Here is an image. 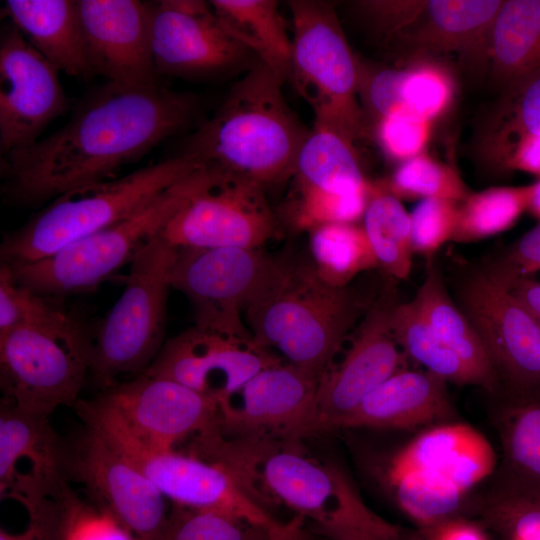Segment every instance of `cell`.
I'll return each mask as SVG.
<instances>
[{
  "mask_svg": "<svg viewBox=\"0 0 540 540\" xmlns=\"http://www.w3.org/2000/svg\"><path fill=\"white\" fill-rule=\"evenodd\" d=\"M310 232L312 265L329 285L346 287L360 273L379 266L362 226L333 223Z\"/></svg>",
  "mask_w": 540,
  "mask_h": 540,
  "instance_id": "obj_35",
  "label": "cell"
},
{
  "mask_svg": "<svg viewBox=\"0 0 540 540\" xmlns=\"http://www.w3.org/2000/svg\"><path fill=\"white\" fill-rule=\"evenodd\" d=\"M499 168L540 177V133L520 138L503 156Z\"/></svg>",
  "mask_w": 540,
  "mask_h": 540,
  "instance_id": "obj_48",
  "label": "cell"
},
{
  "mask_svg": "<svg viewBox=\"0 0 540 540\" xmlns=\"http://www.w3.org/2000/svg\"><path fill=\"white\" fill-rule=\"evenodd\" d=\"M505 88L482 139L485 158L498 167L520 138L540 133V71Z\"/></svg>",
  "mask_w": 540,
  "mask_h": 540,
  "instance_id": "obj_36",
  "label": "cell"
},
{
  "mask_svg": "<svg viewBox=\"0 0 540 540\" xmlns=\"http://www.w3.org/2000/svg\"><path fill=\"white\" fill-rule=\"evenodd\" d=\"M495 424L502 444L499 482L540 490V384L506 387Z\"/></svg>",
  "mask_w": 540,
  "mask_h": 540,
  "instance_id": "obj_27",
  "label": "cell"
},
{
  "mask_svg": "<svg viewBox=\"0 0 540 540\" xmlns=\"http://www.w3.org/2000/svg\"><path fill=\"white\" fill-rule=\"evenodd\" d=\"M397 198L464 200L472 191L450 166L422 153L400 163L391 177L381 181Z\"/></svg>",
  "mask_w": 540,
  "mask_h": 540,
  "instance_id": "obj_41",
  "label": "cell"
},
{
  "mask_svg": "<svg viewBox=\"0 0 540 540\" xmlns=\"http://www.w3.org/2000/svg\"><path fill=\"white\" fill-rule=\"evenodd\" d=\"M295 441L216 434L202 444L200 455L225 467L259 505L282 503L330 539L361 530L401 540L400 528L367 507L342 470L304 455Z\"/></svg>",
  "mask_w": 540,
  "mask_h": 540,
  "instance_id": "obj_2",
  "label": "cell"
},
{
  "mask_svg": "<svg viewBox=\"0 0 540 540\" xmlns=\"http://www.w3.org/2000/svg\"><path fill=\"white\" fill-rule=\"evenodd\" d=\"M201 108V98L189 92L107 82L80 100L56 132L1 159L2 196L34 206L114 179L123 166L192 126Z\"/></svg>",
  "mask_w": 540,
  "mask_h": 540,
  "instance_id": "obj_1",
  "label": "cell"
},
{
  "mask_svg": "<svg viewBox=\"0 0 540 540\" xmlns=\"http://www.w3.org/2000/svg\"><path fill=\"white\" fill-rule=\"evenodd\" d=\"M20 284L12 269L0 265V332L15 327L61 328L81 318L61 304Z\"/></svg>",
  "mask_w": 540,
  "mask_h": 540,
  "instance_id": "obj_38",
  "label": "cell"
},
{
  "mask_svg": "<svg viewBox=\"0 0 540 540\" xmlns=\"http://www.w3.org/2000/svg\"><path fill=\"white\" fill-rule=\"evenodd\" d=\"M198 167L129 216L77 240L53 255L10 267L20 284L42 295L62 299L92 291L113 277L207 180Z\"/></svg>",
  "mask_w": 540,
  "mask_h": 540,
  "instance_id": "obj_8",
  "label": "cell"
},
{
  "mask_svg": "<svg viewBox=\"0 0 540 540\" xmlns=\"http://www.w3.org/2000/svg\"><path fill=\"white\" fill-rule=\"evenodd\" d=\"M293 22L290 80L311 106L314 124L353 142L364 135L359 102L360 61L352 52L332 3L289 1Z\"/></svg>",
  "mask_w": 540,
  "mask_h": 540,
  "instance_id": "obj_9",
  "label": "cell"
},
{
  "mask_svg": "<svg viewBox=\"0 0 540 540\" xmlns=\"http://www.w3.org/2000/svg\"><path fill=\"white\" fill-rule=\"evenodd\" d=\"M60 70L12 24L0 37L1 159L35 144L44 129L65 114L71 101Z\"/></svg>",
  "mask_w": 540,
  "mask_h": 540,
  "instance_id": "obj_17",
  "label": "cell"
},
{
  "mask_svg": "<svg viewBox=\"0 0 540 540\" xmlns=\"http://www.w3.org/2000/svg\"><path fill=\"white\" fill-rule=\"evenodd\" d=\"M150 41L160 75L214 81L244 74L258 58L218 18L210 2H147Z\"/></svg>",
  "mask_w": 540,
  "mask_h": 540,
  "instance_id": "obj_13",
  "label": "cell"
},
{
  "mask_svg": "<svg viewBox=\"0 0 540 540\" xmlns=\"http://www.w3.org/2000/svg\"><path fill=\"white\" fill-rule=\"evenodd\" d=\"M267 540H312L305 526V518L295 515L286 523H280Z\"/></svg>",
  "mask_w": 540,
  "mask_h": 540,
  "instance_id": "obj_51",
  "label": "cell"
},
{
  "mask_svg": "<svg viewBox=\"0 0 540 540\" xmlns=\"http://www.w3.org/2000/svg\"><path fill=\"white\" fill-rule=\"evenodd\" d=\"M207 169V180L171 217L162 237L177 247L256 249L278 235L277 216L262 186Z\"/></svg>",
  "mask_w": 540,
  "mask_h": 540,
  "instance_id": "obj_14",
  "label": "cell"
},
{
  "mask_svg": "<svg viewBox=\"0 0 540 540\" xmlns=\"http://www.w3.org/2000/svg\"><path fill=\"white\" fill-rule=\"evenodd\" d=\"M370 193H339L294 181L283 214L297 230L311 231L333 223L356 224L363 218Z\"/></svg>",
  "mask_w": 540,
  "mask_h": 540,
  "instance_id": "obj_39",
  "label": "cell"
},
{
  "mask_svg": "<svg viewBox=\"0 0 540 540\" xmlns=\"http://www.w3.org/2000/svg\"><path fill=\"white\" fill-rule=\"evenodd\" d=\"M527 211L540 221V179L527 185Z\"/></svg>",
  "mask_w": 540,
  "mask_h": 540,
  "instance_id": "obj_52",
  "label": "cell"
},
{
  "mask_svg": "<svg viewBox=\"0 0 540 540\" xmlns=\"http://www.w3.org/2000/svg\"><path fill=\"white\" fill-rule=\"evenodd\" d=\"M280 360L254 342L196 327L165 342L144 372L180 383L218 404Z\"/></svg>",
  "mask_w": 540,
  "mask_h": 540,
  "instance_id": "obj_21",
  "label": "cell"
},
{
  "mask_svg": "<svg viewBox=\"0 0 540 540\" xmlns=\"http://www.w3.org/2000/svg\"><path fill=\"white\" fill-rule=\"evenodd\" d=\"M391 293L374 300L342 361L319 382L307 436L337 429L365 397L402 370L405 354L390 327Z\"/></svg>",
  "mask_w": 540,
  "mask_h": 540,
  "instance_id": "obj_19",
  "label": "cell"
},
{
  "mask_svg": "<svg viewBox=\"0 0 540 540\" xmlns=\"http://www.w3.org/2000/svg\"><path fill=\"white\" fill-rule=\"evenodd\" d=\"M75 409L86 427L135 465L173 505L222 512L271 528L279 524L222 465L146 444L90 399H81Z\"/></svg>",
  "mask_w": 540,
  "mask_h": 540,
  "instance_id": "obj_10",
  "label": "cell"
},
{
  "mask_svg": "<svg viewBox=\"0 0 540 540\" xmlns=\"http://www.w3.org/2000/svg\"><path fill=\"white\" fill-rule=\"evenodd\" d=\"M293 180L339 193L369 192L353 141L337 130L314 124L298 153Z\"/></svg>",
  "mask_w": 540,
  "mask_h": 540,
  "instance_id": "obj_31",
  "label": "cell"
},
{
  "mask_svg": "<svg viewBox=\"0 0 540 540\" xmlns=\"http://www.w3.org/2000/svg\"><path fill=\"white\" fill-rule=\"evenodd\" d=\"M512 296L540 324V282L522 278L510 289Z\"/></svg>",
  "mask_w": 540,
  "mask_h": 540,
  "instance_id": "obj_49",
  "label": "cell"
},
{
  "mask_svg": "<svg viewBox=\"0 0 540 540\" xmlns=\"http://www.w3.org/2000/svg\"><path fill=\"white\" fill-rule=\"evenodd\" d=\"M411 302L438 338L477 374L482 388L495 393L500 387L498 375L475 329L447 292L433 258Z\"/></svg>",
  "mask_w": 540,
  "mask_h": 540,
  "instance_id": "obj_28",
  "label": "cell"
},
{
  "mask_svg": "<svg viewBox=\"0 0 540 540\" xmlns=\"http://www.w3.org/2000/svg\"><path fill=\"white\" fill-rule=\"evenodd\" d=\"M482 269L508 289L540 271V222L505 253L486 262Z\"/></svg>",
  "mask_w": 540,
  "mask_h": 540,
  "instance_id": "obj_46",
  "label": "cell"
},
{
  "mask_svg": "<svg viewBox=\"0 0 540 540\" xmlns=\"http://www.w3.org/2000/svg\"><path fill=\"white\" fill-rule=\"evenodd\" d=\"M87 51L95 74L107 82L148 88L158 86L150 41L147 2L79 0Z\"/></svg>",
  "mask_w": 540,
  "mask_h": 540,
  "instance_id": "obj_23",
  "label": "cell"
},
{
  "mask_svg": "<svg viewBox=\"0 0 540 540\" xmlns=\"http://www.w3.org/2000/svg\"><path fill=\"white\" fill-rule=\"evenodd\" d=\"M49 417L1 401L0 495L16 500L27 512L70 481L68 444Z\"/></svg>",
  "mask_w": 540,
  "mask_h": 540,
  "instance_id": "obj_22",
  "label": "cell"
},
{
  "mask_svg": "<svg viewBox=\"0 0 540 540\" xmlns=\"http://www.w3.org/2000/svg\"><path fill=\"white\" fill-rule=\"evenodd\" d=\"M277 526L271 528L222 512L173 505L164 540H267Z\"/></svg>",
  "mask_w": 540,
  "mask_h": 540,
  "instance_id": "obj_43",
  "label": "cell"
},
{
  "mask_svg": "<svg viewBox=\"0 0 540 540\" xmlns=\"http://www.w3.org/2000/svg\"><path fill=\"white\" fill-rule=\"evenodd\" d=\"M68 474L135 540H164L170 513L167 499L135 465L86 426L68 445Z\"/></svg>",
  "mask_w": 540,
  "mask_h": 540,
  "instance_id": "obj_16",
  "label": "cell"
},
{
  "mask_svg": "<svg viewBox=\"0 0 540 540\" xmlns=\"http://www.w3.org/2000/svg\"><path fill=\"white\" fill-rule=\"evenodd\" d=\"M431 122L407 113H397L375 121V137L383 153L403 163L424 153Z\"/></svg>",
  "mask_w": 540,
  "mask_h": 540,
  "instance_id": "obj_45",
  "label": "cell"
},
{
  "mask_svg": "<svg viewBox=\"0 0 540 540\" xmlns=\"http://www.w3.org/2000/svg\"><path fill=\"white\" fill-rule=\"evenodd\" d=\"M458 204V201L443 198L420 200L410 213L414 254L429 260L442 245L452 241Z\"/></svg>",
  "mask_w": 540,
  "mask_h": 540,
  "instance_id": "obj_44",
  "label": "cell"
},
{
  "mask_svg": "<svg viewBox=\"0 0 540 540\" xmlns=\"http://www.w3.org/2000/svg\"><path fill=\"white\" fill-rule=\"evenodd\" d=\"M496 464L494 449L481 432L464 423H442L391 458L386 480L401 509L431 528L452 520L465 494Z\"/></svg>",
  "mask_w": 540,
  "mask_h": 540,
  "instance_id": "obj_6",
  "label": "cell"
},
{
  "mask_svg": "<svg viewBox=\"0 0 540 540\" xmlns=\"http://www.w3.org/2000/svg\"><path fill=\"white\" fill-rule=\"evenodd\" d=\"M456 292L457 304L479 336L500 385L540 384V324L509 289L481 267L463 275Z\"/></svg>",
  "mask_w": 540,
  "mask_h": 540,
  "instance_id": "obj_18",
  "label": "cell"
},
{
  "mask_svg": "<svg viewBox=\"0 0 540 540\" xmlns=\"http://www.w3.org/2000/svg\"><path fill=\"white\" fill-rule=\"evenodd\" d=\"M285 261L261 248L178 247L171 287L189 299L196 327L254 342L242 313L274 280Z\"/></svg>",
  "mask_w": 540,
  "mask_h": 540,
  "instance_id": "obj_12",
  "label": "cell"
},
{
  "mask_svg": "<svg viewBox=\"0 0 540 540\" xmlns=\"http://www.w3.org/2000/svg\"><path fill=\"white\" fill-rule=\"evenodd\" d=\"M395 88L397 113H407L431 123L446 112L455 91L447 69L433 62L396 68Z\"/></svg>",
  "mask_w": 540,
  "mask_h": 540,
  "instance_id": "obj_40",
  "label": "cell"
},
{
  "mask_svg": "<svg viewBox=\"0 0 540 540\" xmlns=\"http://www.w3.org/2000/svg\"><path fill=\"white\" fill-rule=\"evenodd\" d=\"M319 381L281 362L266 367L218 404L229 437L299 440L308 434Z\"/></svg>",
  "mask_w": 540,
  "mask_h": 540,
  "instance_id": "obj_20",
  "label": "cell"
},
{
  "mask_svg": "<svg viewBox=\"0 0 540 540\" xmlns=\"http://www.w3.org/2000/svg\"><path fill=\"white\" fill-rule=\"evenodd\" d=\"M225 28L267 65L288 80L292 41L274 0L209 1Z\"/></svg>",
  "mask_w": 540,
  "mask_h": 540,
  "instance_id": "obj_29",
  "label": "cell"
},
{
  "mask_svg": "<svg viewBox=\"0 0 540 540\" xmlns=\"http://www.w3.org/2000/svg\"><path fill=\"white\" fill-rule=\"evenodd\" d=\"M198 167L175 155L123 177L67 191L3 236L1 263L16 267L51 256L134 213Z\"/></svg>",
  "mask_w": 540,
  "mask_h": 540,
  "instance_id": "obj_5",
  "label": "cell"
},
{
  "mask_svg": "<svg viewBox=\"0 0 540 540\" xmlns=\"http://www.w3.org/2000/svg\"><path fill=\"white\" fill-rule=\"evenodd\" d=\"M363 229L378 265L397 280L406 279L414 255L410 213L382 182L372 184L363 215Z\"/></svg>",
  "mask_w": 540,
  "mask_h": 540,
  "instance_id": "obj_33",
  "label": "cell"
},
{
  "mask_svg": "<svg viewBox=\"0 0 540 540\" xmlns=\"http://www.w3.org/2000/svg\"><path fill=\"white\" fill-rule=\"evenodd\" d=\"M3 14L60 72L88 79L95 75L75 0H7Z\"/></svg>",
  "mask_w": 540,
  "mask_h": 540,
  "instance_id": "obj_25",
  "label": "cell"
},
{
  "mask_svg": "<svg viewBox=\"0 0 540 540\" xmlns=\"http://www.w3.org/2000/svg\"><path fill=\"white\" fill-rule=\"evenodd\" d=\"M446 383L427 370L402 369L365 397L337 429H414L442 424L455 413Z\"/></svg>",
  "mask_w": 540,
  "mask_h": 540,
  "instance_id": "obj_24",
  "label": "cell"
},
{
  "mask_svg": "<svg viewBox=\"0 0 540 540\" xmlns=\"http://www.w3.org/2000/svg\"><path fill=\"white\" fill-rule=\"evenodd\" d=\"M527 211V186L490 187L458 204L452 241H479L510 229Z\"/></svg>",
  "mask_w": 540,
  "mask_h": 540,
  "instance_id": "obj_37",
  "label": "cell"
},
{
  "mask_svg": "<svg viewBox=\"0 0 540 540\" xmlns=\"http://www.w3.org/2000/svg\"><path fill=\"white\" fill-rule=\"evenodd\" d=\"M432 528L435 530L433 540H483L476 528L453 519Z\"/></svg>",
  "mask_w": 540,
  "mask_h": 540,
  "instance_id": "obj_50",
  "label": "cell"
},
{
  "mask_svg": "<svg viewBox=\"0 0 540 540\" xmlns=\"http://www.w3.org/2000/svg\"><path fill=\"white\" fill-rule=\"evenodd\" d=\"M284 82L264 63L243 74L177 155L229 172L264 189L293 177L309 132L286 102Z\"/></svg>",
  "mask_w": 540,
  "mask_h": 540,
  "instance_id": "obj_3",
  "label": "cell"
},
{
  "mask_svg": "<svg viewBox=\"0 0 540 540\" xmlns=\"http://www.w3.org/2000/svg\"><path fill=\"white\" fill-rule=\"evenodd\" d=\"M140 441L175 449L219 429L218 403L173 380L142 373L91 399Z\"/></svg>",
  "mask_w": 540,
  "mask_h": 540,
  "instance_id": "obj_15",
  "label": "cell"
},
{
  "mask_svg": "<svg viewBox=\"0 0 540 540\" xmlns=\"http://www.w3.org/2000/svg\"><path fill=\"white\" fill-rule=\"evenodd\" d=\"M92 337L82 319L61 328L0 332L1 401L47 416L75 407L90 373Z\"/></svg>",
  "mask_w": 540,
  "mask_h": 540,
  "instance_id": "obj_11",
  "label": "cell"
},
{
  "mask_svg": "<svg viewBox=\"0 0 540 540\" xmlns=\"http://www.w3.org/2000/svg\"><path fill=\"white\" fill-rule=\"evenodd\" d=\"M27 513L28 526L43 540H135L110 512L85 501L69 482Z\"/></svg>",
  "mask_w": 540,
  "mask_h": 540,
  "instance_id": "obj_32",
  "label": "cell"
},
{
  "mask_svg": "<svg viewBox=\"0 0 540 540\" xmlns=\"http://www.w3.org/2000/svg\"><path fill=\"white\" fill-rule=\"evenodd\" d=\"M424 4L425 1H361L356 7L377 31L393 34L411 27Z\"/></svg>",
  "mask_w": 540,
  "mask_h": 540,
  "instance_id": "obj_47",
  "label": "cell"
},
{
  "mask_svg": "<svg viewBox=\"0 0 540 540\" xmlns=\"http://www.w3.org/2000/svg\"><path fill=\"white\" fill-rule=\"evenodd\" d=\"M481 513L505 540H540V490L499 482Z\"/></svg>",
  "mask_w": 540,
  "mask_h": 540,
  "instance_id": "obj_42",
  "label": "cell"
},
{
  "mask_svg": "<svg viewBox=\"0 0 540 540\" xmlns=\"http://www.w3.org/2000/svg\"><path fill=\"white\" fill-rule=\"evenodd\" d=\"M333 540H383L376 535L361 531V530H350L338 534Z\"/></svg>",
  "mask_w": 540,
  "mask_h": 540,
  "instance_id": "obj_54",
  "label": "cell"
},
{
  "mask_svg": "<svg viewBox=\"0 0 540 540\" xmlns=\"http://www.w3.org/2000/svg\"><path fill=\"white\" fill-rule=\"evenodd\" d=\"M390 327L405 356L425 370L446 382L482 387L477 374L438 338L411 301L393 305Z\"/></svg>",
  "mask_w": 540,
  "mask_h": 540,
  "instance_id": "obj_34",
  "label": "cell"
},
{
  "mask_svg": "<svg viewBox=\"0 0 540 540\" xmlns=\"http://www.w3.org/2000/svg\"><path fill=\"white\" fill-rule=\"evenodd\" d=\"M0 540H43L31 527L19 534L9 533L3 528L0 530Z\"/></svg>",
  "mask_w": 540,
  "mask_h": 540,
  "instance_id": "obj_53",
  "label": "cell"
},
{
  "mask_svg": "<svg viewBox=\"0 0 540 540\" xmlns=\"http://www.w3.org/2000/svg\"><path fill=\"white\" fill-rule=\"evenodd\" d=\"M502 4L498 0L425 1L411 40L423 53H453L480 66L489 62L492 28Z\"/></svg>",
  "mask_w": 540,
  "mask_h": 540,
  "instance_id": "obj_26",
  "label": "cell"
},
{
  "mask_svg": "<svg viewBox=\"0 0 540 540\" xmlns=\"http://www.w3.org/2000/svg\"><path fill=\"white\" fill-rule=\"evenodd\" d=\"M373 302L349 285H329L312 263L286 259L245 315L258 348L277 350L287 364L320 382L342 341Z\"/></svg>",
  "mask_w": 540,
  "mask_h": 540,
  "instance_id": "obj_4",
  "label": "cell"
},
{
  "mask_svg": "<svg viewBox=\"0 0 540 540\" xmlns=\"http://www.w3.org/2000/svg\"><path fill=\"white\" fill-rule=\"evenodd\" d=\"M177 250L158 235L129 263L125 288L92 337L90 374L100 390L123 374L144 373L164 346Z\"/></svg>",
  "mask_w": 540,
  "mask_h": 540,
  "instance_id": "obj_7",
  "label": "cell"
},
{
  "mask_svg": "<svg viewBox=\"0 0 540 540\" xmlns=\"http://www.w3.org/2000/svg\"><path fill=\"white\" fill-rule=\"evenodd\" d=\"M489 63L505 87L540 71V0H507L495 19Z\"/></svg>",
  "mask_w": 540,
  "mask_h": 540,
  "instance_id": "obj_30",
  "label": "cell"
}]
</instances>
